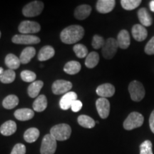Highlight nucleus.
Masks as SVG:
<instances>
[{
	"label": "nucleus",
	"mask_w": 154,
	"mask_h": 154,
	"mask_svg": "<svg viewBox=\"0 0 154 154\" xmlns=\"http://www.w3.org/2000/svg\"><path fill=\"white\" fill-rule=\"evenodd\" d=\"M115 5L114 0H99L96 2V9L101 14H107L114 9Z\"/></svg>",
	"instance_id": "obj_14"
},
{
	"label": "nucleus",
	"mask_w": 154,
	"mask_h": 154,
	"mask_svg": "<svg viewBox=\"0 0 154 154\" xmlns=\"http://www.w3.org/2000/svg\"><path fill=\"white\" fill-rule=\"evenodd\" d=\"M39 136V131L36 128H30L25 131L24 138L27 143H34Z\"/></svg>",
	"instance_id": "obj_28"
},
{
	"label": "nucleus",
	"mask_w": 154,
	"mask_h": 154,
	"mask_svg": "<svg viewBox=\"0 0 154 154\" xmlns=\"http://www.w3.org/2000/svg\"><path fill=\"white\" fill-rule=\"evenodd\" d=\"M149 126L151 131L154 134V110L152 111L149 118Z\"/></svg>",
	"instance_id": "obj_40"
},
{
	"label": "nucleus",
	"mask_w": 154,
	"mask_h": 154,
	"mask_svg": "<svg viewBox=\"0 0 154 154\" xmlns=\"http://www.w3.org/2000/svg\"><path fill=\"white\" fill-rule=\"evenodd\" d=\"M131 98L134 101H140L146 95V91L143 84L138 81H133L128 86Z\"/></svg>",
	"instance_id": "obj_4"
},
{
	"label": "nucleus",
	"mask_w": 154,
	"mask_h": 154,
	"mask_svg": "<svg viewBox=\"0 0 154 154\" xmlns=\"http://www.w3.org/2000/svg\"><path fill=\"white\" fill-rule=\"evenodd\" d=\"M140 154H153L151 140H146L140 144Z\"/></svg>",
	"instance_id": "obj_35"
},
{
	"label": "nucleus",
	"mask_w": 154,
	"mask_h": 154,
	"mask_svg": "<svg viewBox=\"0 0 154 154\" xmlns=\"http://www.w3.org/2000/svg\"><path fill=\"white\" fill-rule=\"evenodd\" d=\"M57 149V140L51 134H47L42 142L41 154H54Z\"/></svg>",
	"instance_id": "obj_7"
},
{
	"label": "nucleus",
	"mask_w": 154,
	"mask_h": 154,
	"mask_svg": "<svg viewBox=\"0 0 154 154\" xmlns=\"http://www.w3.org/2000/svg\"><path fill=\"white\" fill-rule=\"evenodd\" d=\"M47 107V99L46 96L39 95L33 103V109L37 112L44 111Z\"/></svg>",
	"instance_id": "obj_26"
},
{
	"label": "nucleus",
	"mask_w": 154,
	"mask_h": 154,
	"mask_svg": "<svg viewBox=\"0 0 154 154\" xmlns=\"http://www.w3.org/2000/svg\"><path fill=\"white\" fill-rule=\"evenodd\" d=\"M105 40L102 36L99 35H94L93 37V40H92V47H93L94 49H101L103 47L105 44Z\"/></svg>",
	"instance_id": "obj_36"
},
{
	"label": "nucleus",
	"mask_w": 154,
	"mask_h": 154,
	"mask_svg": "<svg viewBox=\"0 0 154 154\" xmlns=\"http://www.w3.org/2000/svg\"><path fill=\"white\" fill-rule=\"evenodd\" d=\"M96 92L97 95H99L101 98L106 99V98L111 97L114 95L115 87L112 84L106 83V84H101V85L98 86Z\"/></svg>",
	"instance_id": "obj_13"
},
{
	"label": "nucleus",
	"mask_w": 154,
	"mask_h": 154,
	"mask_svg": "<svg viewBox=\"0 0 154 154\" xmlns=\"http://www.w3.org/2000/svg\"><path fill=\"white\" fill-rule=\"evenodd\" d=\"M145 52L148 55L154 54V36H153L145 47Z\"/></svg>",
	"instance_id": "obj_38"
},
{
	"label": "nucleus",
	"mask_w": 154,
	"mask_h": 154,
	"mask_svg": "<svg viewBox=\"0 0 154 154\" xmlns=\"http://www.w3.org/2000/svg\"><path fill=\"white\" fill-rule=\"evenodd\" d=\"M141 3L140 0H121V5L126 10H134Z\"/></svg>",
	"instance_id": "obj_32"
},
{
	"label": "nucleus",
	"mask_w": 154,
	"mask_h": 154,
	"mask_svg": "<svg viewBox=\"0 0 154 154\" xmlns=\"http://www.w3.org/2000/svg\"><path fill=\"white\" fill-rule=\"evenodd\" d=\"M149 6H150V9H151V11L154 12V0H153V1H151V2H150Z\"/></svg>",
	"instance_id": "obj_41"
},
{
	"label": "nucleus",
	"mask_w": 154,
	"mask_h": 154,
	"mask_svg": "<svg viewBox=\"0 0 154 154\" xmlns=\"http://www.w3.org/2000/svg\"><path fill=\"white\" fill-rule=\"evenodd\" d=\"M74 51L76 54V57L80 58V59H83V58L86 57L88 56V49L85 46L81 44H77L76 45H74Z\"/></svg>",
	"instance_id": "obj_33"
},
{
	"label": "nucleus",
	"mask_w": 154,
	"mask_h": 154,
	"mask_svg": "<svg viewBox=\"0 0 154 154\" xmlns=\"http://www.w3.org/2000/svg\"><path fill=\"white\" fill-rule=\"evenodd\" d=\"M119 44L117 40L113 38H109L102 47V55L106 59H111L117 52Z\"/></svg>",
	"instance_id": "obj_6"
},
{
	"label": "nucleus",
	"mask_w": 154,
	"mask_h": 154,
	"mask_svg": "<svg viewBox=\"0 0 154 154\" xmlns=\"http://www.w3.org/2000/svg\"><path fill=\"white\" fill-rule=\"evenodd\" d=\"M84 36V29L80 25H71L61 32L60 38L63 43L72 44L80 41Z\"/></svg>",
	"instance_id": "obj_1"
},
{
	"label": "nucleus",
	"mask_w": 154,
	"mask_h": 154,
	"mask_svg": "<svg viewBox=\"0 0 154 154\" xmlns=\"http://www.w3.org/2000/svg\"><path fill=\"white\" fill-rule=\"evenodd\" d=\"M138 17L140 24L143 26H150L153 22V19L146 8H141L138 11Z\"/></svg>",
	"instance_id": "obj_20"
},
{
	"label": "nucleus",
	"mask_w": 154,
	"mask_h": 154,
	"mask_svg": "<svg viewBox=\"0 0 154 154\" xmlns=\"http://www.w3.org/2000/svg\"><path fill=\"white\" fill-rule=\"evenodd\" d=\"M144 117L141 113L136 112L131 113L124 122V128L127 131H131L138 128L143 125Z\"/></svg>",
	"instance_id": "obj_3"
},
{
	"label": "nucleus",
	"mask_w": 154,
	"mask_h": 154,
	"mask_svg": "<svg viewBox=\"0 0 154 154\" xmlns=\"http://www.w3.org/2000/svg\"><path fill=\"white\" fill-rule=\"evenodd\" d=\"M91 12V6L87 5H82L77 7L74 11V16L77 19L83 20L89 16Z\"/></svg>",
	"instance_id": "obj_17"
},
{
	"label": "nucleus",
	"mask_w": 154,
	"mask_h": 154,
	"mask_svg": "<svg viewBox=\"0 0 154 154\" xmlns=\"http://www.w3.org/2000/svg\"><path fill=\"white\" fill-rule=\"evenodd\" d=\"M72 84L69 81L57 80L52 84V92L56 95L66 94L72 88Z\"/></svg>",
	"instance_id": "obj_9"
},
{
	"label": "nucleus",
	"mask_w": 154,
	"mask_h": 154,
	"mask_svg": "<svg viewBox=\"0 0 154 154\" xmlns=\"http://www.w3.org/2000/svg\"><path fill=\"white\" fill-rule=\"evenodd\" d=\"M117 42H118L119 47L122 49H126L130 46L131 39L128 32L126 29L121 30L117 36Z\"/></svg>",
	"instance_id": "obj_16"
},
{
	"label": "nucleus",
	"mask_w": 154,
	"mask_h": 154,
	"mask_svg": "<svg viewBox=\"0 0 154 154\" xmlns=\"http://www.w3.org/2000/svg\"><path fill=\"white\" fill-rule=\"evenodd\" d=\"M4 72V69L2 67H0V75H1Z\"/></svg>",
	"instance_id": "obj_42"
},
{
	"label": "nucleus",
	"mask_w": 154,
	"mask_h": 154,
	"mask_svg": "<svg viewBox=\"0 0 154 154\" xmlns=\"http://www.w3.org/2000/svg\"><path fill=\"white\" fill-rule=\"evenodd\" d=\"M79 124L82 126L84 128H92L95 126L96 122L93 119L91 118L90 116L86 115H81L78 117Z\"/></svg>",
	"instance_id": "obj_29"
},
{
	"label": "nucleus",
	"mask_w": 154,
	"mask_h": 154,
	"mask_svg": "<svg viewBox=\"0 0 154 154\" xmlns=\"http://www.w3.org/2000/svg\"><path fill=\"white\" fill-rule=\"evenodd\" d=\"M15 118L19 121H28L32 119L34 116V112L29 109H17L14 113Z\"/></svg>",
	"instance_id": "obj_18"
},
{
	"label": "nucleus",
	"mask_w": 154,
	"mask_h": 154,
	"mask_svg": "<svg viewBox=\"0 0 154 154\" xmlns=\"http://www.w3.org/2000/svg\"><path fill=\"white\" fill-rule=\"evenodd\" d=\"M76 100H77V94L74 91H69L61 97L59 101L60 108L62 110H68Z\"/></svg>",
	"instance_id": "obj_12"
},
{
	"label": "nucleus",
	"mask_w": 154,
	"mask_h": 154,
	"mask_svg": "<svg viewBox=\"0 0 154 154\" xmlns=\"http://www.w3.org/2000/svg\"><path fill=\"white\" fill-rule=\"evenodd\" d=\"M55 54V51L51 46H45L42 47L38 54V59L41 61H47L52 58Z\"/></svg>",
	"instance_id": "obj_21"
},
{
	"label": "nucleus",
	"mask_w": 154,
	"mask_h": 154,
	"mask_svg": "<svg viewBox=\"0 0 154 154\" xmlns=\"http://www.w3.org/2000/svg\"><path fill=\"white\" fill-rule=\"evenodd\" d=\"M19 32L22 34H30L37 33L41 29L38 23L32 21H23L19 26Z\"/></svg>",
	"instance_id": "obj_8"
},
{
	"label": "nucleus",
	"mask_w": 154,
	"mask_h": 154,
	"mask_svg": "<svg viewBox=\"0 0 154 154\" xmlns=\"http://www.w3.org/2000/svg\"><path fill=\"white\" fill-rule=\"evenodd\" d=\"M82 66L79 62L76 61H71L67 62L63 67V71L66 74L70 75H74L78 74L80 72Z\"/></svg>",
	"instance_id": "obj_24"
},
{
	"label": "nucleus",
	"mask_w": 154,
	"mask_h": 154,
	"mask_svg": "<svg viewBox=\"0 0 154 154\" xmlns=\"http://www.w3.org/2000/svg\"><path fill=\"white\" fill-rule=\"evenodd\" d=\"M22 79L25 82H32L35 81L36 78V75L34 72L32 71L24 70L20 74Z\"/></svg>",
	"instance_id": "obj_34"
},
{
	"label": "nucleus",
	"mask_w": 154,
	"mask_h": 154,
	"mask_svg": "<svg viewBox=\"0 0 154 154\" xmlns=\"http://www.w3.org/2000/svg\"><path fill=\"white\" fill-rule=\"evenodd\" d=\"M0 38H1V32H0Z\"/></svg>",
	"instance_id": "obj_43"
},
{
	"label": "nucleus",
	"mask_w": 154,
	"mask_h": 154,
	"mask_svg": "<svg viewBox=\"0 0 154 154\" xmlns=\"http://www.w3.org/2000/svg\"><path fill=\"white\" fill-rule=\"evenodd\" d=\"M44 83L42 81H36L30 84L28 87V94L31 98L38 97V94L43 87Z\"/></svg>",
	"instance_id": "obj_25"
},
{
	"label": "nucleus",
	"mask_w": 154,
	"mask_h": 154,
	"mask_svg": "<svg viewBox=\"0 0 154 154\" xmlns=\"http://www.w3.org/2000/svg\"><path fill=\"white\" fill-rule=\"evenodd\" d=\"M5 64L7 67H9V69L15 70L20 66L21 61L17 56L13 54H9L5 57Z\"/></svg>",
	"instance_id": "obj_23"
},
{
	"label": "nucleus",
	"mask_w": 154,
	"mask_h": 154,
	"mask_svg": "<svg viewBox=\"0 0 154 154\" xmlns=\"http://www.w3.org/2000/svg\"><path fill=\"white\" fill-rule=\"evenodd\" d=\"M17 131V124L13 121H7L0 127V132L3 136H9L14 134Z\"/></svg>",
	"instance_id": "obj_19"
},
{
	"label": "nucleus",
	"mask_w": 154,
	"mask_h": 154,
	"mask_svg": "<svg viewBox=\"0 0 154 154\" xmlns=\"http://www.w3.org/2000/svg\"><path fill=\"white\" fill-rule=\"evenodd\" d=\"M36 54V50L34 47H28L23 50L20 54V59L21 63L26 64L28 63L31 61V59L33 58Z\"/></svg>",
	"instance_id": "obj_22"
},
{
	"label": "nucleus",
	"mask_w": 154,
	"mask_h": 154,
	"mask_svg": "<svg viewBox=\"0 0 154 154\" xmlns=\"http://www.w3.org/2000/svg\"><path fill=\"white\" fill-rule=\"evenodd\" d=\"M82 106L83 104L82 101H79V100H76V101L72 103L71 109H72V111H74V112H78V111H79L81 109H82Z\"/></svg>",
	"instance_id": "obj_39"
},
{
	"label": "nucleus",
	"mask_w": 154,
	"mask_h": 154,
	"mask_svg": "<svg viewBox=\"0 0 154 154\" xmlns=\"http://www.w3.org/2000/svg\"><path fill=\"white\" fill-rule=\"evenodd\" d=\"M11 41L17 44H36L40 42V38L29 34H17L13 36Z\"/></svg>",
	"instance_id": "obj_11"
},
{
	"label": "nucleus",
	"mask_w": 154,
	"mask_h": 154,
	"mask_svg": "<svg viewBox=\"0 0 154 154\" xmlns=\"http://www.w3.org/2000/svg\"><path fill=\"white\" fill-rule=\"evenodd\" d=\"M99 62V55L97 52L92 51L89 53L86 58L85 65L87 68L93 69L97 66Z\"/></svg>",
	"instance_id": "obj_27"
},
{
	"label": "nucleus",
	"mask_w": 154,
	"mask_h": 154,
	"mask_svg": "<svg viewBox=\"0 0 154 154\" xmlns=\"http://www.w3.org/2000/svg\"><path fill=\"white\" fill-rule=\"evenodd\" d=\"M98 113L101 119H106L110 113V102L105 98H99L96 101Z\"/></svg>",
	"instance_id": "obj_10"
},
{
	"label": "nucleus",
	"mask_w": 154,
	"mask_h": 154,
	"mask_svg": "<svg viewBox=\"0 0 154 154\" xmlns=\"http://www.w3.org/2000/svg\"><path fill=\"white\" fill-rule=\"evenodd\" d=\"M72 134L71 126L66 124H61L53 126L50 130V134L57 140L69 139Z\"/></svg>",
	"instance_id": "obj_2"
},
{
	"label": "nucleus",
	"mask_w": 154,
	"mask_h": 154,
	"mask_svg": "<svg viewBox=\"0 0 154 154\" xmlns=\"http://www.w3.org/2000/svg\"><path fill=\"white\" fill-rule=\"evenodd\" d=\"M16 74L14 70L7 69L0 75V81L4 84H11L15 80Z\"/></svg>",
	"instance_id": "obj_31"
},
{
	"label": "nucleus",
	"mask_w": 154,
	"mask_h": 154,
	"mask_svg": "<svg viewBox=\"0 0 154 154\" xmlns=\"http://www.w3.org/2000/svg\"><path fill=\"white\" fill-rule=\"evenodd\" d=\"M44 3L41 1H33L25 5L22 9L24 16L34 17L39 15L44 9Z\"/></svg>",
	"instance_id": "obj_5"
},
{
	"label": "nucleus",
	"mask_w": 154,
	"mask_h": 154,
	"mask_svg": "<svg viewBox=\"0 0 154 154\" xmlns=\"http://www.w3.org/2000/svg\"><path fill=\"white\" fill-rule=\"evenodd\" d=\"M132 36L137 42H143L147 38L148 32L145 26L141 24H135L132 27Z\"/></svg>",
	"instance_id": "obj_15"
},
{
	"label": "nucleus",
	"mask_w": 154,
	"mask_h": 154,
	"mask_svg": "<svg viewBox=\"0 0 154 154\" xmlns=\"http://www.w3.org/2000/svg\"><path fill=\"white\" fill-rule=\"evenodd\" d=\"M19 98L15 95H9L3 100L2 105L7 109H12L18 105Z\"/></svg>",
	"instance_id": "obj_30"
},
{
	"label": "nucleus",
	"mask_w": 154,
	"mask_h": 154,
	"mask_svg": "<svg viewBox=\"0 0 154 154\" xmlns=\"http://www.w3.org/2000/svg\"><path fill=\"white\" fill-rule=\"evenodd\" d=\"M26 153V147L24 144L17 143L14 146L11 154H25Z\"/></svg>",
	"instance_id": "obj_37"
}]
</instances>
